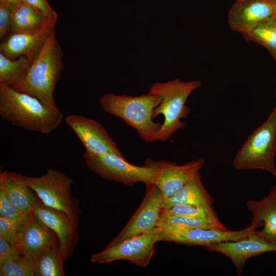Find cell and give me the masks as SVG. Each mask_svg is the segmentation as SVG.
Instances as JSON below:
<instances>
[{
  "label": "cell",
  "mask_w": 276,
  "mask_h": 276,
  "mask_svg": "<svg viewBox=\"0 0 276 276\" xmlns=\"http://www.w3.org/2000/svg\"><path fill=\"white\" fill-rule=\"evenodd\" d=\"M59 241L42 250L34 261L35 276H64Z\"/></svg>",
  "instance_id": "22"
},
{
  "label": "cell",
  "mask_w": 276,
  "mask_h": 276,
  "mask_svg": "<svg viewBox=\"0 0 276 276\" xmlns=\"http://www.w3.org/2000/svg\"><path fill=\"white\" fill-rule=\"evenodd\" d=\"M145 197L121 232L108 245L118 244L130 237L150 233L157 227L163 209V196L155 183L146 185Z\"/></svg>",
  "instance_id": "9"
},
{
  "label": "cell",
  "mask_w": 276,
  "mask_h": 276,
  "mask_svg": "<svg viewBox=\"0 0 276 276\" xmlns=\"http://www.w3.org/2000/svg\"><path fill=\"white\" fill-rule=\"evenodd\" d=\"M65 121L81 142L85 151L94 155L111 153L124 157L100 123L76 114L67 116Z\"/></svg>",
  "instance_id": "12"
},
{
  "label": "cell",
  "mask_w": 276,
  "mask_h": 276,
  "mask_svg": "<svg viewBox=\"0 0 276 276\" xmlns=\"http://www.w3.org/2000/svg\"><path fill=\"white\" fill-rule=\"evenodd\" d=\"M27 221L21 222L0 216V238L14 245Z\"/></svg>",
  "instance_id": "28"
},
{
  "label": "cell",
  "mask_w": 276,
  "mask_h": 276,
  "mask_svg": "<svg viewBox=\"0 0 276 276\" xmlns=\"http://www.w3.org/2000/svg\"><path fill=\"white\" fill-rule=\"evenodd\" d=\"M0 2L8 5L12 9L17 5L24 2L23 0H0Z\"/></svg>",
  "instance_id": "33"
},
{
  "label": "cell",
  "mask_w": 276,
  "mask_h": 276,
  "mask_svg": "<svg viewBox=\"0 0 276 276\" xmlns=\"http://www.w3.org/2000/svg\"><path fill=\"white\" fill-rule=\"evenodd\" d=\"M1 276H35L34 262L22 256L0 264Z\"/></svg>",
  "instance_id": "27"
},
{
  "label": "cell",
  "mask_w": 276,
  "mask_h": 276,
  "mask_svg": "<svg viewBox=\"0 0 276 276\" xmlns=\"http://www.w3.org/2000/svg\"><path fill=\"white\" fill-rule=\"evenodd\" d=\"M157 227L163 231L172 232L193 228L227 229L223 224L220 225L202 219L184 216L161 215Z\"/></svg>",
  "instance_id": "24"
},
{
  "label": "cell",
  "mask_w": 276,
  "mask_h": 276,
  "mask_svg": "<svg viewBox=\"0 0 276 276\" xmlns=\"http://www.w3.org/2000/svg\"><path fill=\"white\" fill-rule=\"evenodd\" d=\"M34 58H10L0 52V83L11 86L25 72Z\"/></svg>",
  "instance_id": "26"
},
{
  "label": "cell",
  "mask_w": 276,
  "mask_h": 276,
  "mask_svg": "<svg viewBox=\"0 0 276 276\" xmlns=\"http://www.w3.org/2000/svg\"><path fill=\"white\" fill-rule=\"evenodd\" d=\"M63 57L54 29L29 66L10 86L37 98L48 107H56L54 92L64 68Z\"/></svg>",
  "instance_id": "1"
},
{
  "label": "cell",
  "mask_w": 276,
  "mask_h": 276,
  "mask_svg": "<svg viewBox=\"0 0 276 276\" xmlns=\"http://www.w3.org/2000/svg\"><path fill=\"white\" fill-rule=\"evenodd\" d=\"M162 229L157 227L153 231L128 238L121 243L108 245L102 251L92 255V262L105 263L116 260H127L141 267L150 263L155 251V244L159 242Z\"/></svg>",
  "instance_id": "8"
},
{
  "label": "cell",
  "mask_w": 276,
  "mask_h": 276,
  "mask_svg": "<svg viewBox=\"0 0 276 276\" xmlns=\"http://www.w3.org/2000/svg\"><path fill=\"white\" fill-rule=\"evenodd\" d=\"M55 19H57L48 18L28 4L22 2L12 9L11 31H36Z\"/></svg>",
  "instance_id": "21"
},
{
  "label": "cell",
  "mask_w": 276,
  "mask_h": 276,
  "mask_svg": "<svg viewBox=\"0 0 276 276\" xmlns=\"http://www.w3.org/2000/svg\"><path fill=\"white\" fill-rule=\"evenodd\" d=\"M256 229V227L250 224L245 228L234 231L217 228H193L173 232L162 230L159 233V242L206 247L213 244L245 238Z\"/></svg>",
  "instance_id": "10"
},
{
  "label": "cell",
  "mask_w": 276,
  "mask_h": 276,
  "mask_svg": "<svg viewBox=\"0 0 276 276\" xmlns=\"http://www.w3.org/2000/svg\"><path fill=\"white\" fill-rule=\"evenodd\" d=\"M209 250L227 257L234 265L238 275H241L246 261L267 252H276V245L253 233L245 238L213 244L205 247Z\"/></svg>",
  "instance_id": "13"
},
{
  "label": "cell",
  "mask_w": 276,
  "mask_h": 276,
  "mask_svg": "<svg viewBox=\"0 0 276 276\" xmlns=\"http://www.w3.org/2000/svg\"><path fill=\"white\" fill-rule=\"evenodd\" d=\"M275 155H276V151H275Z\"/></svg>",
  "instance_id": "36"
},
{
  "label": "cell",
  "mask_w": 276,
  "mask_h": 276,
  "mask_svg": "<svg viewBox=\"0 0 276 276\" xmlns=\"http://www.w3.org/2000/svg\"><path fill=\"white\" fill-rule=\"evenodd\" d=\"M241 34L246 40L264 46L276 58V18L274 15Z\"/></svg>",
  "instance_id": "23"
},
{
  "label": "cell",
  "mask_w": 276,
  "mask_h": 276,
  "mask_svg": "<svg viewBox=\"0 0 276 276\" xmlns=\"http://www.w3.org/2000/svg\"><path fill=\"white\" fill-rule=\"evenodd\" d=\"M20 256L18 250L12 244L0 238V264L16 259Z\"/></svg>",
  "instance_id": "32"
},
{
  "label": "cell",
  "mask_w": 276,
  "mask_h": 276,
  "mask_svg": "<svg viewBox=\"0 0 276 276\" xmlns=\"http://www.w3.org/2000/svg\"><path fill=\"white\" fill-rule=\"evenodd\" d=\"M201 85L200 80L181 81L175 79L165 82H157L150 87L148 94L160 96L162 102L153 110V119L163 114L164 121L157 133V141L166 142L178 130L185 127L181 119L187 118L191 109L186 103L191 94Z\"/></svg>",
  "instance_id": "4"
},
{
  "label": "cell",
  "mask_w": 276,
  "mask_h": 276,
  "mask_svg": "<svg viewBox=\"0 0 276 276\" xmlns=\"http://www.w3.org/2000/svg\"><path fill=\"white\" fill-rule=\"evenodd\" d=\"M24 178L44 204L64 212L78 225L81 210L78 199L73 195L72 178L53 169L38 177L24 175Z\"/></svg>",
  "instance_id": "7"
},
{
  "label": "cell",
  "mask_w": 276,
  "mask_h": 276,
  "mask_svg": "<svg viewBox=\"0 0 276 276\" xmlns=\"http://www.w3.org/2000/svg\"><path fill=\"white\" fill-rule=\"evenodd\" d=\"M25 214L15 207L0 190V216L3 218L26 222L29 215Z\"/></svg>",
  "instance_id": "29"
},
{
  "label": "cell",
  "mask_w": 276,
  "mask_h": 276,
  "mask_svg": "<svg viewBox=\"0 0 276 276\" xmlns=\"http://www.w3.org/2000/svg\"><path fill=\"white\" fill-rule=\"evenodd\" d=\"M0 190L15 207L27 214L31 212L33 206L39 200L26 181L24 175L15 172H1Z\"/></svg>",
  "instance_id": "19"
},
{
  "label": "cell",
  "mask_w": 276,
  "mask_h": 276,
  "mask_svg": "<svg viewBox=\"0 0 276 276\" xmlns=\"http://www.w3.org/2000/svg\"><path fill=\"white\" fill-rule=\"evenodd\" d=\"M274 16L276 18V4L274 6Z\"/></svg>",
  "instance_id": "34"
},
{
  "label": "cell",
  "mask_w": 276,
  "mask_h": 276,
  "mask_svg": "<svg viewBox=\"0 0 276 276\" xmlns=\"http://www.w3.org/2000/svg\"><path fill=\"white\" fill-rule=\"evenodd\" d=\"M83 157L87 167L101 177L128 186L137 182L155 183L159 174L157 162L150 158L141 167L111 153L94 155L85 151Z\"/></svg>",
  "instance_id": "6"
},
{
  "label": "cell",
  "mask_w": 276,
  "mask_h": 276,
  "mask_svg": "<svg viewBox=\"0 0 276 276\" xmlns=\"http://www.w3.org/2000/svg\"><path fill=\"white\" fill-rule=\"evenodd\" d=\"M57 19L42 29L31 32L11 31L0 44V52L12 59L21 56L34 58L55 28Z\"/></svg>",
  "instance_id": "16"
},
{
  "label": "cell",
  "mask_w": 276,
  "mask_h": 276,
  "mask_svg": "<svg viewBox=\"0 0 276 276\" xmlns=\"http://www.w3.org/2000/svg\"><path fill=\"white\" fill-rule=\"evenodd\" d=\"M159 174L155 182L163 199L169 198L191 181L205 164L204 158H198L184 165L160 159L157 161Z\"/></svg>",
  "instance_id": "14"
},
{
  "label": "cell",
  "mask_w": 276,
  "mask_h": 276,
  "mask_svg": "<svg viewBox=\"0 0 276 276\" xmlns=\"http://www.w3.org/2000/svg\"><path fill=\"white\" fill-rule=\"evenodd\" d=\"M57 241L55 233L31 212L13 246L21 256L34 262L42 250Z\"/></svg>",
  "instance_id": "15"
},
{
  "label": "cell",
  "mask_w": 276,
  "mask_h": 276,
  "mask_svg": "<svg viewBox=\"0 0 276 276\" xmlns=\"http://www.w3.org/2000/svg\"><path fill=\"white\" fill-rule=\"evenodd\" d=\"M0 115L13 126L44 134L57 128L63 118L58 107H48L37 98L2 83Z\"/></svg>",
  "instance_id": "2"
},
{
  "label": "cell",
  "mask_w": 276,
  "mask_h": 276,
  "mask_svg": "<svg viewBox=\"0 0 276 276\" xmlns=\"http://www.w3.org/2000/svg\"><path fill=\"white\" fill-rule=\"evenodd\" d=\"M177 204L213 206V198L205 189L198 173L180 190L172 196L163 200V209Z\"/></svg>",
  "instance_id": "20"
},
{
  "label": "cell",
  "mask_w": 276,
  "mask_h": 276,
  "mask_svg": "<svg viewBox=\"0 0 276 276\" xmlns=\"http://www.w3.org/2000/svg\"><path fill=\"white\" fill-rule=\"evenodd\" d=\"M272 3L276 4V0H270Z\"/></svg>",
  "instance_id": "35"
},
{
  "label": "cell",
  "mask_w": 276,
  "mask_h": 276,
  "mask_svg": "<svg viewBox=\"0 0 276 276\" xmlns=\"http://www.w3.org/2000/svg\"><path fill=\"white\" fill-rule=\"evenodd\" d=\"M12 9L0 2V39L5 37L11 31Z\"/></svg>",
  "instance_id": "30"
},
{
  "label": "cell",
  "mask_w": 276,
  "mask_h": 276,
  "mask_svg": "<svg viewBox=\"0 0 276 276\" xmlns=\"http://www.w3.org/2000/svg\"><path fill=\"white\" fill-rule=\"evenodd\" d=\"M276 106L245 141L233 161L239 170H263L276 176Z\"/></svg>",
  "instance_id": "5"
},
{
  "label": "cell",
  "mask_w": 276,
  "mask_h": 276,
  "mask_svg": "<svg viewBox=\"0 0 276 276\" xmlns=\"http://www.w3.org/2000/svg\"><path fill=\"white\" fill-rule=\"evenodd\" d=\"M274 6L270 0H237L228 14L230 28L240 33L274 15Z\"/></svg>",
  "instance_id": "17"
},
{
  "label": "cell",
  "mask_w": 276,
  "mask_h": 276,
  "mask_svg": "<svg viewBox=\"0 0 276 276\" xmlns=\"http://www.w3.org/2000/svg\"><path fill=\"white\" fill-rule=\"evenodd\" d=\"M160 215L188 217L223 224L219 220L213 206L177 204L169 208L162 209Z\"/></svg>",
  "instance_id": "25"
},
{
  "label": "cell",
  "mask_w": 276,
  "mask_h": 276,
  "mask_svg": "<svg viewBox=\"0 0 276 276\" xmlns=\"http://www.w3.org/2000/svg\"><path fill=\"white\" fill-rule=\"evenodd\" d=\"M41 14L50 19H57V13L51 8L47 0H23Z\"/></svg>",
  "instance_id": "31"
},
{
  "label": "cell",
  "mask_w": 276,
  "mask_h": 276,
  "mask_svg": "<svg viewBox=\"0 0 276 276\" xmlns=\"http://www.w3.org/2000/svg\"><path fill=\"white\" fill-rule=\"evenodd\" d=\"M162 100L159 95L148 93L139 96L108 93L101 97L100 104L105 112L134 128L142 140L153 143L157 141V133L162 125L153 121V112Z\"/></svg>",
  "instance_id": "3"
},
{
  "label": "cell",
  "mask_w": 276,
  "mask_h": 276,
  "mask_svg": "<svg viewBox=\"0 0 276 276\" xmlns=\"http://www.w3.org/2000/svg\"><path fill=\"white\" fill-rule=\"evenodd\" d=\"M246 206L252 215L251 224L257 229L263 227L255 234L276 245V184L266 197L260 200H248Z\"/></svg>",
  "instance_id": "18"
},
{
  "label": "cell",
  "mask_w": 276,
  "mask_h": 276,
  "mask_svg": "<svg viewBox=\"0 0 276 276\" xmlns=\"http://www.w3.org/2000/svg\"><path fill=\"white\" fill-rule=\"evenodd\" d=\"M31 212L50 228L59 240V249L65 262L70 258L79 240L76 225L64 212L44 204L40 199Z\"/></svg>",
  "instance_id": "11"
}]
</instances>
